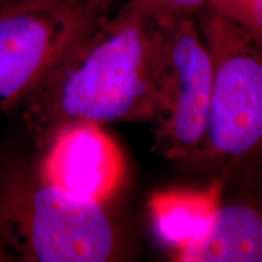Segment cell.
Returning <instances> with one entry per match:
<instances>
[{
    "instance_id": "obj_1",
    "label": "cell",
    "mask_w": 262,
    "mask_h": 262,
    "mask_svg": "<svg viewBox=\"0 0 262 262\" xmlns=\"http://www.w3.org/2000/svg\"><path fill=\"white\" fill-rule=\"evenodd\" d=\"M153 17L124 0L75 45L22 103L38 148L62 127L150 122Z\"/></svg>"
},
{
    "instance_id": "obj_2",
    "label": "cell",
    "mask_w": 262,
    "mask_h": 262,
    "mask_svg": "<svg viewBox=\"0 0 262 262\" xmlns=\"http://www.w3.org/2000/svg\"><path fill=\"white\" fill-rule=\"evenodd\" d=\"M0 245L22 262H114L134 254L110 203L62 188L25 157L0 163Z\"/></svg>"
},
{
    "instance_id": "obj_3",
    "label": "cell",
    "mask_w": 262,
    "mask_h": 262,
    "mask_svg": "<svg viewBox=\"0 0 262 262\" xmlns=\"http://www.w3.org/2000/svg\"><path fill=\"white\" fill-rule=\"evenodd\" d=\"M195 19L210 51L212 90L205 140L191 166L225 186L262 172V45L211 6Z\"/></svg>"
},
{
    "instance_id": "obj_4",
    "label": "cell",
    "mask_w": 262,
    "mask_h": 262,
    "mask_svg": "<svg viewBox=\"0 0 262 262\" xmlns=\"http://www.w3.org/2000/svg\"><path fill=\"white\" fill-rule=\"evenodd\" d=\"M153 17V16H152ZM153 134L164 158L191 166L208 127L212 61L195 17H153Z\"/></svg>"
},
{
    "instance_id": "obj_5",
    "label": "cell",
    "mask_w": 262,
    "mask_h": 262,
    "mask_svg": "<svg viewBox=\"0 0 262 262\" xmlns=\"http://www.w3.org/2000/svg\"><path fill=\"white\" fill-rule=\"evenodd\" d=\"M124 0H25L0 9V113L22 104Z\"/></svg>"
},
{
    "instance_id": "obj_6",
    "label": "cell",
    "mask_w": 262,
    "mask_h": 262,
    "mask_svg": "<svg viewBox=\"0 0 262 262\" xmlns=\"http://www.w3.org/2000/svg\"><path fill=\"white\" fill-rule=\"evenodd\" d=\"M102 127L79 123L56 131L39 148L38 169L74 194L110 203L123 181L125 163L119 147Z\"/></svg>"
},
{
    "instance_id": "obj_7",
    "label": "cell",
    "mask_w": 262,
    "mask_h": 262,
    "mask_svg": "<svg viewBox=\"0 0 262 262\" xmlns=\"http://www.w3.org/2000/svg\"><path fill=\"white\" fill-rule=\"evenodd\" d=\"M175 260L262 262V172L229 183L227 195L220 192L208 232Z\"/></svg>"
},
{
    "instance_id": "obj_8",
    "label": "cell",
    "mask_w": 262,
    "mask_h": 262,
    "mask_svg": "<svg viewBox=\"0 0 262 262\" xmlns=\"http://www.w3.org/2000/svg\"><path fill=\"white\" fill-rule=\"evenodd\" d=\"M221 183L208 191H165L149 201V211L157 235L172 251L173 257L198 243L208 232Z\"/></svg>"
},
{
    "instance_id": "obj_9",
    "label": "cell",
    "mask_w": 262,
    "mask_h": 262,
    "mask_svg": "<svg viewBox=\"0 0 262 262\" xmlns=\"http://www.w3.org/2000/svg\"><path fill=\"white\" fill-rule=\"evenodd\" d=\"M210 6L243 26L262 45V0H210Z\"/></svg>"
},
{
    "instance_id": "obj_10",
    "label": "cell",
    "mask_w": 262,
    "mask_h": 262,
    "mask_svg": "<svg viewBox=\"0 0 262 262\" xmlns=\"http://www.w3.org/2000/svg\"><path fill=\"white\" fill-rule=\"evenodd\" d=\"M153 17H196L210 6V0H143Z\"/></svg>"
},
{
    "instance_id": "obj_11",
    "label": "cell",
    "mask_w": 262,
    "mask_h": 262,
    "mask_svg": "<svg viewBox=\"0 0 262 262\" xmlns=\"http://www.w3.org/2000/svg\"><path fill=\"white\" fill-rule=\"evenodd\" d=\"M16 261L11 254H9L4 248L0 245V262H12Z\"/></svg>"
},
{
    "instance_id": "obj_12",
    "label": "cell",
    "mask_w": 262,
    "mask_h": 262,
    "mask_svg": "<svg viewBox=\"0 0 262 262\" xmlns=\"http://www.w3.org/2000/svg\"><path fill=\"white\" fill-rule=\"evenodd\" d=\"M25 2V0H0V9L5 8V6L16 4V3H21Z\"/></svg>"
}]
</instances>
